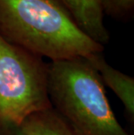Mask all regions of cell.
Here are the masks:
<instances>
[{
  "mask_svg": "<svg viewBox=\"0 0 134 135\" xmlns=\"http://www.w3.org/2000/svg\"><path fill=\"white\" fill-rule=\"evenodd\" d=\"M0 35L52 61L103 52L59 0H0Z\"/></svg>",
  "mask_w": 134,
  "mask_h": 135,
  "instance_id": "6da1fadb",
  "label": "cell"
},
{
  "mask_svg": "<svg viewBox=\"0 0 134 135\" xmlns=\"http://www.w3.org/2000/svg\"><path fill=\"white\" fill-rule=\"evenodd\" d=\"M52 107L78 135H130L115 117L98 73L86 57L48 63Z\"/></svg>",
  "mask_w": 134,
  "mask_h": 135,
  "instance_id": "7a4b0ae2",
  "label": "cell"
},
{
  "mask_svg": "<svg viewBox=\"0 0 134 135\" xmlns=\"http://www.w3.org/2000/svg\"><path fill=\"white\" fill-rule=\"evenodd\" d=\"M49 108L48 63L0 35V135H17L27 117Z\"/></svg>",
  "mask_w": 134,
  "mask_h": 135,
  "instance_id": "3957f363",
  "label": "cell"
},
{
  "mask_svg": "<svg viewBox=\"0 0 134 135\" xmlns=\"http://www.w3.org/2000/svg\"><path fill=\"white\" fill-rule=\"evenodd\" d=\"M83 32L102 45L110 35L104 25L101 0H59Z\"/></svg>",
  "mask_w": 134,
  "mask_h": 135,
  "instance_id": "277c9868",
  "label": "cell"
},
{
  "mask_svg": "<svg viewBox=\"0 0 134 135\" xmlns=\"http://www.w3.org/2000/svg\"><path fill=\"white\" fill-rule=\"evenodd\" d=\"M86 59L98 73L103 84L109 86L118 97L125 111L133 120L134 117V79L112 67L102 52L93 53Z\"/></svg>",
  "mask_w": 134,
  "mask_h": 135,
  "instance_id": "5b68a950",
  "label": "cell"
},
{
  "mask_svg": "<svg viewBox=\"0 0 134 135\" xmlns=\"http://www.w3.org/2000/svg\"><path fill=\"white\" fill-rule=\"evenodd\" d=\"M17 135H78L54 110L31 114L24 120Z\"/></svg>",
  "mask_w": 134,
  "mask_h": 135,
  "instance_id": "8992f818",
  "label": "cell"
},
{
  "mask_svg": "<svg viewBox=\"0 0 134 135\" xmlns=\"http://www.w3.org/2000/svg\"><path fill=\"white\" fill-rule=\"evenodd\" d=\"M104 13L112 18L125 19L132 15L134 10V0H101Z\"/></svg>",
  "mask_w": 134,
  "mask_h": 135,
  "instance_id": "52a82bcc",
  "label": "cell"
}]
</instances>
